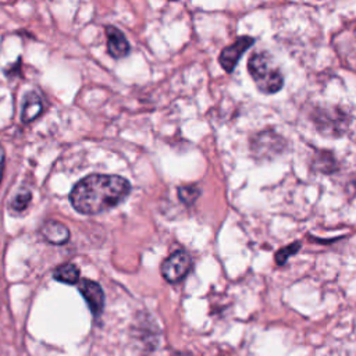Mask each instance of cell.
I'll return each mask as SVG.
<instances>
[{"label":"cell","instance_id":"6da1fadb","mask_svg":"<svg viewBox=\"0 0 356 356\" xmlns=\"http://www.w3.org/2000/svg\"><path fill=\"white\" fill-rule=\"evenodd\" d=\"M131 192V184L118 175L90 174L74 185L72 207L82 214H99L120 204Z\"/></svg>","mask_w":356,"mask_h":356},{"label":"cell","instance_id":"7a4b0ae2","mask_svg":"<svg viewBox=\"0 0 356 356\" xmlns=\"http://www.w3.org/2000/svg\"><path fill=\"white\" fill-rule=\"evenodd\" d=\"M248 71L263 93H277L284 86V76L277 63L267 51H256L248 60Z\"/></svg>","mask_w":356,"mask_h":356},{"label":"cell","instance_id":"3957f363","mask_svg":"<svg viewBox=\"0 0 356 356\" xmlns=\"http://www.w3.org/2000/svg\"><path fill=\"white\" fill-rule=\"evenodd\" d=\"M192 268V257L186 250L178 249L172 252L161 263V275L168 282H179Z\"/></svg>","mask_w":356,"mask_h":356},{"label":"cell","instance_id":"277c9868","mask_svg":"<svg viewBox=\"0 0 356 356\" xmlns=\"http://www.w3.org/2000/svg\"><path fill=\"white\" fill-rule=\"evenodd\" d=\"M254 43V39L250 36H241L232 44L224 47L220 53L218 63L225 72H232L242 57V54Z\"/></svg>","mask_w":356,"mask_h":356},{"label":"cell","instance_id":"5b68a950","mask_svg":"<svg viewBox=\"0 0 356 356\" xmlns=\"http://www.w3.org/2000/svg\"><path fill=\"white\" fill-rule=\"evenodd\" d=\"M78 289L81 292V295L83 296V299L86 300L92 314L95 317L100 316L104 307V292L102 289V286L88 278H82L78 282Z\"/></svg>","mask_w":356,"mask_h":356},{"label":"cell","instance_id":"8992f818","mask_svg":"<svg viewBox=\"0 0 356 356\" xmlns=\"http://www.w3.org/2000/svg\"><path fill=\"white\" fill-rule=\"evenodd\" d=\"M316 125L321 132H330V135L331 134L341 135L339 132H342L343 127L346 125V120L343 114L339 111L324 110V111H318L316 117Z\"/></svg>","mask_w":356,"mask_h":356},{"label":"cell","instance_id":"52a82bcc","mask_svg":"<svg viewBox=\"0 0 356 356\" xmlns=\"http://www.w3.org/2000/svg\"><path fill=\"white\" fill-rule=\"evenodd\" d=\"M273 146H282V139L275 135V132H260L252 140V149L254 154L260 157H271V154L280 153V150L271 147Z\"/></svg>","mask_w":356,"mask_h":356},{"label":"cell","instance_id":"ba28073f","mask_svg":"<svg viewBox=\"0 0 356 356\" xmlns=\"http://www.w3.org/2000/svg\"><path fill=\"white\" fill-rule=\"evenodd\" d=\"M106 36H107L108 53L114 58L125 57L129 53V43H128L127 38L124 36V33L118 28L108 25L106 28Z\"/></svg>","mask_w":356,"mask_h":356},{"label":"cell","instance_id":"9c48e42d","mask_svg":"<svg viewBox=\"0 0 356 356\" xmlns=\"http://www.w3.org/2000/svg\"><path fill=\"white\" fill-rule=\"evenodd\" d=\"M42 234L50 243L54 245H63L70 238L68 228L64 224L53 220L44 222V225L42 227Z\"/></svg>","mask_w":356,"mask_h":356},{"label":"cell","instance_id":"30bf717a","mask_svg":"<svg viewBox=\"0 0 356 356\" xmlns=\"http://www.w3.org/2000/svg\"><path fill=\"white\" fill-rule=\"evenodd\" d=\"M42 110H43V103H42L40 96L35 92H29L24 97L21 120L24 122H29V121L35 120L42 113Z\"/></svg>","mask_w":356,"mask_h":356},{"label":"cell","instance_id":"8fae6325","mask_svg":"<svg viewBox=\"0 0 356 356\" xmlns=\"http://www.w3.org/2000/svg\"><path fill=\"white\" fill-rule=\"evenodd\" d=\"M53 275H54V280L68 285H74L79 282V268L72 263L61 264L60 267L56 268Z\"/></svg>","mask_w":356,"mask_h":356},{"label":"cell","instance_id":"7c38bea8","mask_svg":"<svg viewBox=\"0 0 356 356\" xmlns=\"http://www.w3.org/2000/svg\"><path fill=\"white\" fill-rule=\"evenodd\" d=\"M335 159L332 157L331 153L328 152H320L318 156L316 154V160H314V167L317 168V171H321L324 174H331L337 170L335 167Z\"/></svg>","mask_w":356,"mask_h":356},{"label":"cell","instance_id":"4fadbf2b","mask_svg":"<svg viewBox=\"0 0 356 356\" xmlns=\"http://www.w3.org/2000/svg\"><path fill=\"white\" fill-rule=\"evenodd\" d=\"M200 189L195 185H184L178 188V197L185 204H192L199 197Z\"/></svg>","mask_w":356,"mask_h":356},{"label":"cell","instance_id":"5bb4252c","mask_svg":"<svg viewBox=\"0 0 356 356\" xmlns=\"http://www.w3.org/2000/svg\"><path fill=\"white\" fill-rule=\"evenodd\" d=\"M299 249H300V242H292V243H289L288 246L280 249V250L275 253V261H277V264H280V266L285 264L286 260H288L291 256H293Z\"/></svg>","mask_w":356,"mask_h":356},{"label":"cell","instance_id":"9a60e30c","mask_svg":"<svg viewBox=\"0 0 356 356\" xmlns=\"http://www.w3.org/2000/svg\"><path fill=\"white\" fill-rule=\"evenodd\" d=\"M31 197H32V195L29 191H25V189L19 191L11 202V209L14 211H24L28 207V204L31 203Z\"/></svg>","mask_w":356,"mask_h":356},{"label":"cell","instance_id":"2e32d148","mask_svg":"<svg viewBox=\"0 0 356 356\" xmlns=\"http://www.w3.org/2000/svg\"><path fill=\"white\" fill-rule=\"evenodd\" d=\"M4 149L3 146H0V181H1V177H3V168H4Z\"/></svg>","mask_w":356,"mask_h":356}]
</instances>
